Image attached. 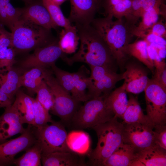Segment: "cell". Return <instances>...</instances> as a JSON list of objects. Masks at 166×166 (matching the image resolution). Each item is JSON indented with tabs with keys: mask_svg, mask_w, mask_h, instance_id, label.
<instances>
[{
	"mask_svg": "<svg viewBox=\"0 0 166 166\" xmlns=\"http://www.w3.org/2000/svg\"><path fill=\"white\" fill-rule=\"evenodd\" d=\"M34 124L35 127L40 128L53 121L49 111L46 110L36 99L33 98Z\"/></svg>",
	"mask_w": 166,
	"mask_h": 166,
	"instance_id": "cell-34",
	"label": "cell"
},
{
	"mask_svg": "<svg viewBox=\"0 0 166 166\" xmlns=\"http://www.w3.org/2000/svg\"><path fill=\"white\" fill-rule=\"evenodd\" d=\"M50 67L58 83L74 98L75 88L73 73L68 72L59 68L55 63L52 64Z\"/></svg>",
	"mask_w": 166,
	"mask_h": 166,
	"instance_id": "cell-32",
	"label": "cell"
},
{
	"mask_svg": "<svg viewBox=\"0 0 166 166\" xmlns=\"http://www.w3.org/2000/svg\"><path fill=\"white\" fill-rule=\"evenodd\" d=\"M13 101L10 99L0 88V108H5L11 105Z\"/></svg>",
	"mask_w": 166,
	"mask_h": 166,
	"instance_id": "cell-45",
	"label": "cell"
},
{
	"mask_svg": "<svg viewBox=\"0 0 166 166\" xmlns=\"http://www.w3.org/2000/svg\"><path fill=\"white\" fill-rule=\"evenodd\" d=\"M124 84L111 92L105 98L107 107L114 116L121 119L128 105V99Z\"/></svg>",
	"mask_w": 166,
	"mask_h": 166,
	"instance_id": "cell-19",
	"label": "cell"
},
{
	"mask_svg": "<svg viewBox=\"0 0 166 166\" xmlns=\"http://www.w3.org/2000/svg\"><path fill=\"white\" fill-rule=\"evenodd\" d=\"M66 141L69 149L80 155L88 154L90 151V136L81 129L73 130L67 133Z\"/></svg>",
	"mask_w": 166,
	"mask_h": 166,
	"instance_id": "cell-22",
	"label": "cell"
},
{
	"mask_svg": "<svg viewBox=\"0 0 166 166\" xmlns=\"http://www.w3.org/2000/svg\"><path fill=\"white\" fill-rule=\"evenodd\" d=\"M45 68H33L22 74L21 77L22 86H24L26 89L30 96L36 93L43 80Z\"/></svg>",
	"mask_w": 166,
	"mask_h": 166,
	"instance_id": "cell-26",
	"label": "cell"
},
{
	"mask_svg": "<svg viewBox=\"0 0 166 166\" xmlns=\"http://www.w3.org/2000/svg\"><path fill=\"white\" fill-rule=\"evenodd\" d=\"M21 70L13 67L7 72H0V88L10 99L14 96L22 86Z\"/></svg>",
	"mask_w": 166,
	"mask_h": 166,
	"instance_id": "cell-23",
	"label": "cell"
},
{
	"mask_svg": "<svg viewBox=\"0 0 166 166\" xmlns=\"http://www.w3.org/2000/svg\"><path fill=\"white\" fill-rule=\"evenodd\" d=\"M52 19L58 26L63 28H69L73 25L64 15L60 6L52 0H42Z\"/></svg>",
	"mask_w": 166,
	"mask_h": 166,
	"instance_id": "cell-33",
	"label": "cell"
},
{
	"mask_svg": "<svg viewBox=\"0 0 166 166\" xmlns=\"http://www.w3.org/2000/svg\"><path fill=\"white\" fill-rule=\"evenodd\" d=\"M113 17L94 19L91 25L96 30L110 50L116 63L123 67L129 56L127 48L132 36L128 25L122 18L114 21Z\"/></svg>",
	"mask_w": 166,
	"mask_h": 166,
	"instance_id": "cell-2",
	"label": "cell"
},
{
	"mask_svg": "<svg viewBox=\"0 0 166 166\" xmlns=\"http://www.w3.org/2000/svg\"><path fill=\"white\" fill-rule=\"evenodd\" d=\"M83 156L73 152H57L42 154L41 162L43 166H84L87 165Z\"/></svg>",
	"mask_w": 166,
	"mask_h": 166,
	"instance_id": "cell-17",
	"label": "cell"
},
{
	"mask_svg": "<svg viewBox=\"0 0 166 166\" xmlns=\"http://www.w3.org/2000/svg\"><path fill=\"white\" fill-rule=\"evenodd\" d=\"M10 0H0V23L11 30L20 19V8H15Z\"/></svg>",
	"mask_w": 166,
	"mask_h": 166,
	"instance_id": "cell-29",
	"label": "cell"
},
{
	"mask_svg": "<svg viewBox=\"0 0 166 166\" xmlns=\"http://www.w3.org/2000/svg\"><path fill=\"white\" fill-rule=\"evenodd\" d=\"M124 0H105L104 6L105 10Z\"/></svg>",
	"mask_w": 166,
	"mask_h": 166,
	"instance_id": "cell-46",
	"label": "cell"
},
{
	"mask_svg": "<svg viewBox=\"0 0 166 166\" xmlns=\"http://www.w3.org/2000/svg\"><path fill=\"white\" fill-rule=\"evenodd\" d=\"M125 68L123 76L126 92L138 94L144 91L149 79L145 68L134 62L127 63Z\"/></svg>",
	"mask_w": 166,
	"mask_h": 166,
	"instance_id": "cell-13",
	"label": "cell"
},
{
	"mask_svg": "<svg viewBox=\"0 0 166 166\" xmlns=\"http://www.w3.org/2000/svg\"><path fill=\"white\" fill-rule=\"evenodd\" d=\"M76 27L80 41L79 49L73 56L69 57L65 56L63 60L69 65L81 62L89 66H105L116 72V61L96 30L91 24Z\"/></svg>",
	"mask_w": 166,
	"mask_h": 166,
	"instance_id": "cell-1",
	"label": "cell"
},
{
	"mask_svg": "<svg viewBox=\"0 0 166 166\" xmlns=\"http://www.w3.org/2000/svg\"><path fill=\"white\" fill-rule=\"evenodd\" d=\"M114 117L110 121L92 128L95 131L97 142L95 148L88 154L87 165L103 166L105 160L123 143V123Z\"/></svg>",
	"mask_w": 166,
	"mask_h": 166,
	"instance_id": "cell-3",
	"label": "cell"
},
{
	"mask_svg": "<svg viewBox=\"0 0 166 166\" xmlns=\"http://www.w3.org/2000/svg\"><path fill=\"white\" fill-rule=\"evenodd\" d=\"M166 150L153 144L137 151L130 166H166Z\"/></svg>",
	"mask_w": 166,
	"mask_h": 166,
	"instance_id": "cell-16",
	"label": "cell"
},
{
	"mask_svg": "<svg viewBox=\"0 0 166 166\" xmlns=\"http://www.w3.org/2000/svg\"><path fill=\"white\" fill-rule=\"evenodd\" d=\"M152 33L166 39V24L163 22L162 20H158L145 33Z\"/></svg>",
	"mask_w": 166,
	"mask_h": 166,
	"instance_id": "cell-42",
	"label": "cell"
},
{
	"mask_svg": "<svg viewBox=\"0 0 166 166\" xmlns=\"http://www.w3.org/2000/svg\"><path fill=\"white\" fill-rule=\"evenodd\" d=\"M20 116L13 104L5 108L0 116V143H4L10 138L26 130Z\"/></svg>",
	"mask_w": 166,
	"mask_h": 166,
	"instance_id": "cell-15",
	"label": "cell"
},
{
	"mask_svg": "<svg viewBox=\"0 0 166 166\" xmlns=\"http://www.w3.org/2000/svg\"><path fill=\"white\" fill-rule=\"evenodd\" d=\"M132 0H124L114 6L105 9L106 16L115 17L117 19L124 17L126 19L130 13Z\"/></svg>",
	"mask_w": 166,
	"mask_h": 166,
	"instance_id": "cell-36",
	"label": "cell"
},
{
	"mask_svg": "<svg viewBox=\"0 0 166 166\" xmlns=\"http://www.w3.org/2000/svg\"><path fill=\"white\" fill-rule=\"evenodd\" d=\"M16 53L12 47L0 50V72H6L10 69L16 62Z\"/></svg>",
	"mask_w": 166,
	"mask_h": 166,
	"instance_id": "cell-37",
	"label": "cell"
},
{
	"mask_svg": "<svg viewBox=\"0 0 166 166\" xmlns=\"http://www.w3.org/2000/svg\"><path fill=\"white\" fill-rule=\"evenodd\" d=\"M165 0H139L141 6L140 17L143 14L155 7L164 2Z\"/></svg>",
	"mask_w": 166,
	"mask_h": 166,
	"instance_id": "cell-44",
	"label": "cell"
},
{
	"mask_svg": "<svg viewBox=\"0 0 166 166\" xmlns=\"http://www.w3.org/2000/svg\"><path fill=\"white\" fill-rule=\"evenodd\" d=\"M123 124V143L132 146L138 151L153 144L154 126L137 123Z\"/></svg>",
	"mask_w": 166,
	"mask_h": 166,
	"instance_id": "cell-11",
	"label": "cell"
},
{
	"mask_svg": "<svg viewBox=\"0 0 166 166\" xmlns=\"http://www.w3.org/2000/svg\"><path fill=\"white\" fill-rule=\"evenodd\" d=\"M15 96L16 98L12 104L18 112L23 123L33 125V98L20 89Z\"/></svg>",
	"mask_w": 166,
	"mask_h": 166,
	"instance_id": "cell-24",
	"label": "cell"
},
{
	"mask_svg": "<svg viewBox=\"0 0 166 166\" xmlns=\"http://www.w3.org/2000/svg\"><path fill=\"white\" fill-rule=\"evenodd\" d=\"M153 144L166 150V125H155L153 129Z\"/></svg>",
	"mask_w": 166,
	"mask_h": 166,
	"instance_id": "cell-38",
	"label": "cell"
},
{
	"mask_svg": "<svg viewBox=\"0 0 166 166\" xmlns=\"http://www.w3.org/2000/svg\"><path fill=\"white\" fill-rule=\"evenodd\" d=\"M36 93V99L46 110L50 111L54 105V97L49 87L44 80Z\"/></svg>",
	"mask_w": 166,
	"mask_h": 166,
	"instance_id": "cell-35",
	"label": "cell"
},
{
	"mask_svg": "<svg viewBox=\"0 0 166 166\" xmlns=\"http://www.w3.org/2000/svg\"><path fill=\"white\" fill-rule=\"evenodd\" d=\"M11 32L6 30L4 26L0 23V50L7 47H12Z\"/></svg>",
	"mask_w": 166,
	"mask_h": 166,
	"instance_id": "cell-40",
	"label": "cell"
},
{
	"mask_svg": "<svg viewBox=\"0 0 166 166\" xmlns=\"http://www.w3.org/2000/svg\"><path fill=\"white\" fill-rule=\"evenodd\" d=\"M161 5L144 12L141 16L142 20L138 26H136L134 25L129 26L130 32L132 36L139 37L158 20L159 16L160 15Z\"/></svg>",
	"mask_w": 166,
	"mask_h": 166,
	"instance_id": "cell-28",
	"label": "cell"
},
{
	"mask_svg": "<svg viewBox=\"0 0 166 166\" xmlns=\"http://www.w3.org/2000/svg\"><path fill=\"white\" fill-rule=\"evenodd\" d=\"M22 0L25 2H26L27 4L33 1V0Z\"/></svg>",
	"mask_w": 166,
	"mask_h": 166,
	"instance_id": "cell-49",
	"label": "cell"
},
{
	"mask_svg": "<svg viewBox=\"0 0 166 166\" xmlns=\"http://www.w3.org/2000/svg\"><path fill=\"white\" fill-rule=\"evenodd\" d=\"M144 91L147 115L154 125L166 124V89L149 78Z\"/></svg>",
	"mask_w": 166,
	"mask_h": 166,
	"instance_id": "cell-8",
	"label": "cell"
},
{
	"mask_svg": "<svg viewBox=\"0 0 166 166\" xmlns=\"http://www.w3.org/2000/svg\"><path fill=\"white\" fill-rule=\"evenodd\" d=\"M91 70L89 78L93 82L98 81L108 74L116 72L110 68L104 66H90Z\"/></svg>",
	"mask_w": 166,
	"mask_h": 166,
	"instance_id": "cell-39",
	"label": "cell"
},
{
	"mask_svg": "<svg viewBox=\"0 0 166 166\" xmlns=\"http://www.w3.org/2000/svg\"><path fill=\"white\" fill-rule=\"evenodd\" d=\"M105 97L101 96L85 102L73 117L70 125L75 129L93 127L107 122L114 116L107 106Z\"/></svg>",
	"mask_w": 166,
	"mask_h": 166,
	"instance_id": "cell-6",
	"label": "cell"
},
{
	"mask_svg": "<svg viewBox=\"0 0 166 166\" xmlns=\"http://www.w3.org/2000/svg\"><path fill=\"white\" fill-rule=\"evenodd\" d=\"M56 39L45 46L34 49V53L22 60L20 63L21 68L29 69L36 67L48 68L59 58L65 56Z\"/></svg>",
	"mask_w": 166,
	"mask_h": 166,
	"instance_id": "cell-9",
	"label": "cell"
},
{
	"mask_svg": "<svg viewBox=\"0 0 166 166\" xmlns=\"http://www.w3.org/2000/svg\"><path fill=\"white\" fill-rule=\"evenodd\" d=\"M156 71L153 78L164 89H166V66L164 64L156 68Z\"/></svg>",
	"mask_w": 166,
	"mask_h": 166,
	"instance_id": "cell-41",
	"label": "cell"
},
{
	"mask_svg": "<svg viewBox=\"0 0 166 166\" xmlns=\"http://www.w3.org/2000/svg\"><path fill=\"white\" fill-rule=\"evenodd\" d=\"M53 74L51 69L45 68L44 80L49 87L54 98V105L51 112L58 117L63 124L70 125L73 117L81 106V102L75 99L65 90Z\"/></svg>",
	"mask_w": 166,
	"mask_h": 166,
	"instance_id": "cell-5",
	"label": "cell"
},
{
	"mask_svg": "<svg viewBox=\"0 0 166 166\" xmlns=\"http://www.w3.org/2000/svg\"><path fill=\"white\" fill-rule=\"evenodd\" d=\"M88 70L84 66H81L77 72L73 73L75 83V99L85 102L89 100L87 95L88 89L91 81L88 76Z\"/></svg>",
	"mask_w": 166,
	"mask_h": 166,
	"instance_id": "cell-27",
	"label": "cell"
},
{
	"mask_svg": "<svg viewBox=\"0 0 166 166\" xmlns=\"http://www.w3.org/2000/svg\"><path fill=\"white\" fill-rule=\"evenodd\" d=\"M156 49L158 55L161 59H164L165 58L166 54V48H161Z\"/></svg>",
	"mask_w": 166,
	"mask_h": 166,
	"instance_id": "cell-47",
	"label": "cell"
},
{
	"mask_svg": "<svg viewBox=\"0 0 166 166\" xmlns=\"http://www.w3.org/2000/svg\"><path fill=\"white\" fill-rule=\"evenodd\" d=\"M50 31L20 19L11 30L12 47L17 54L45 46L56 40Z\"/></svg>",
	"mask_w": 166,
	"mask_h": 166,
	"instance_id": "cell-4",
	"label": "cell"
},
{
	"mask_svg": "<svg viewBox=\"0 0 166 166\" xmlns=\"http://www.w3.org/2000/svg\"><path fill=\"white\" fill-rule=\"evenodd\" d=\"M33 132L39 143L42 154H48L57 152H72L66 144L67 133L61 121H53L40 128L32 125Z\"/></svg>",
	"mask_w": 166,
	"mask_h": 166,
	"instance_id": "cell-7",
	"label": "cell"
},
{
	"mask_svg": "<svg viewBox=\"0 0 166 166\" xmlns=\"http://www.w3.org/2000/svg\"><path fill=\"white\" fill-rule=\"evenodd\" d=\"M22 156L15 158L13 165L17 166H41L42 151L37 141L27 149Z\"/></svg>",
	"mask_w": 166,
	"mask_h": 166,
	"instance_id": "cell-30",
	"label": "cell"
},
{
	"mask_svg": "<svg viewBox=\"0 0 166 166\" xmlns=\"http://www.w3.org/2000/svg\"><path fill=\"white\" fill-rule=\"evenodd\" d=\"M37 141L32 125L29 124L25 131L19 136L0 143V166L13 165L17 154L26 151Z\"/></svg>",
	"mask_w": 166,
	"mask_h": 166,
	"instance_id": "cell-10",
	"label": "cell"
},
{
	"mask_svg": "<svg viewBox=\"0 0 166 166\" xmlns=\"http://www.w3.org/2000/svg\"><path fill=\"white\" fill-rule=\"evenodd\" d=\"M141 38L149 45L159 44L166 45V39L152 33H146L141 35Z\"/></svg>",
	"mask_w": 166,
	"mask_h": 166,
	"instance_id": "cell-43",
	"label": "cell"
},
{
	"mask_svg": "<svg viewBox=\"0 0 166 166\" xmlns=\"http://www.w3.org/2000/svg\"><path fill=\"white\" fill-rule=\"evenodd\" d=\"M80 38L76 26L62 29L59 34L58 43L65 54H71L78 48Z\"/></svg>",
	"mask_w": 166,
	"mask_h": 166,
	"instance_id": "cell-25",
	"label": "cell"
},
{
	"mask_svg": "<svg viewBox=\"0 0 166 166\" xmlns=\"http://www.w3.org/2000/svg\"><path fill=\"white\" fill-rule=\"evenodd\" d=\"M71 10L68 18L76 26L91 25L99 6L98 0H69Z\"/></svg>",
	"mask_w": 166,
	"mask_h": 166,
	"instance_id": "cell-12",
	"label": "cell"
},
{
	"mask_svg": "<svg viewBox=\"0 0 166 166\" xmlns=\"http://www.w3.org/2000/svg\"><path fill=\"white\" fill-rule=\"evenodd\" d=\"M147 45V42L143 39L130 43L127 47V52L129 56L137 59L153 73L154 67L148 57Z\"/></svg>",
	"mask_w": 166,
	"mask_h": 166,
	"instance_id": "cell-31",
	"label": "cell"
},
{
	"mask_svg": "<svg viewBox=\"0 0 166 166\" xmlns=\"http://www.w3.org/2000/svg\"><path fill=\"white\" fill-rule=\"evenodd\" d=\"M55 3L60 6L67 0H52Z\"/></svg>",
	"mask_w": 166,
	"mask_h": 166,
	"instance_id": "cell-48",
	"label": "cell"
},
{
	"mask_svg": "<svg viewBox=\"0 0 166 166\" xmlns=\"http://www.w3.org/2000/svg\"><path fill=\"white\" fill-rule=\"evenodd\" d=\"M121 119L123 124L137 123L154 126L147 115L144 114L137 99L132 94L129 95L128 105Z\"/></svg>",
	"mask_w": 166,
	"mask_h": 166,
	"instance_id": "cell-21",
	"label": "cell"
},
{
	"mask_svg": "<svg viewBox=\"0 0 166 166\" xmlns=\"http://www.w3.org/2000/svg\"><path fill=\"white\" fill-rule=\"evenodd\" d=\"M122 79L123 73L118 74L116 72H113L98 81L94 82L91 81L87 91L89 99L102 96L106 97L115 87L117 82Z\"/></svg>",
	"mask_w": 166,
	"mask_h": 166,
	"instance_id": "cell-18",
	"label": "cell"
},
{
	"mask_svg": "<svg viewBox=\"0 0 166 166\" xmlns=\"http://www.w3.org/2000/svg\"><path fill=\"white\" fill-rule=\"evenodd\" d=\"M137 151L132 146L123 142L105 160L103 166H130Z\"/></svg>",
	"mask_w": 166,
	"mask_h": 166,
	"instance_id": "cell-20",
	"label": "cell"
},
{
	"mask_svg": "<svg viewBox=\"0 0 166 166\" xmlns=\"http://www.w3.org/2000/svg\"><path fill=\"white\" fill-rule=\"evenodd\" d=\"M20 19L48 30L56 29L58 26L52 19L48 10L41 2H33L20 8Z\"/></svg>",
	"mask_w": 166,
	"mask_h": 166,
	"instance_id": "cell-14",
	"label": "cell"
}]
</instances>
